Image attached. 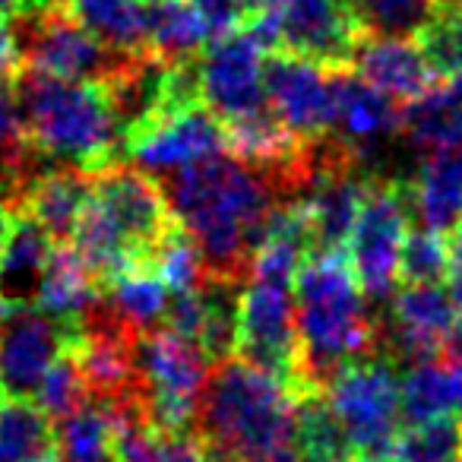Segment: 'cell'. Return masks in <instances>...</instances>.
Masks as SVG:
<instances>
[{"label": "cell", "mask_w": 462, "mask_h": 462, "mask_svg": "<svg viewBox=\"0 0 462 462\" xmlns=\"http://www.w3.org/2000/svg\"><path fill=\"white\" fill-rule=\"evenodd\" d=\"M162 190L199 245L206 276L235 282H251V260L273 209L291 199L270 171L222 152L171 171Z\"/></svg>", "instance_id": "1"}, {"label": "cell", "mask_w": 462, "mask_h": 462, "mask_svg": "<svg viewBox=\"0 0 462 462\" xmlns=\"http://www.w3.org/2000/svg\"><path fill=\"white\" fill-rule=\"evenodd\" d=\"M291 289L301 342L298 396L323 393L342 365L377 355V317L367 308L348 251L310 254Z\"/></svg>", "instance_id": "2"}, {"label": "cell", "mask_w": 462, "mask_h": 462, "mask_svg": "<svg viewBox=\"0 0 462 462\" xmlns=\"http://www.w3.org/2000/svg\"><path fill=\"white\" fill-rule=\"evenodd\" d=\"M298 396L279 377L245 358L216 361L197 409V430L209 459L266 462L295 440Z\"/></svg>", "instance_id": "3"}, {"label": "cell", "mask_w": 462, "mask_h": 462, "mask_svg": "<svg viewBox=\"0 0 462 462\" xmlns=\"http://www.w3.org/2000/svg\"><path fill=\"white\" fill-rule=\"evenodd\" d=\"M14 102L29 146L48 162L73 165L86 174L121 162L124 143L98 83L20 70L14 79Z\"/></svg>", "instance_id": "4"}, {"label": "cell", "mask_w": 462, "mask_h": 462, "mask_svg": "<svg viewBox=\"0 0 462 462\" xmlns=\"http://www.w3.org/2000/svg\"><path fill=\"white\" fill-rule=\"evenodd\" d=\"M212 361L197 342L171 327H155L136 339V383L149 421L165 430H193L199 396Z\"/></svg>", "instance_id": "5"}, {"label": "cell", "mask_w": 462, "mask_h": 462, "mask_svg": "<svg viewBox=\"0 0 462 462\" xmlns=\"http://www.w3.org/2000/svg\"><path fill=\"white\" fill-rule=\"evenodd\" d=\"M323 396L339 418L355 456L390 459L402 421L399 374L393 361L383 355L348 361L329 377Z\"/></svg>", "instance_id": "6"}, {"label": "cell", "mask_w": 462, "mask_h": 462, "mask_svg": "<svg viewBox=\"0 0 462 462\" xmlns=\"http://www.w3.org/2000/svg\"><path fill=\"white\" fill-rule=\"evenodd\" d=\"M409 180L371 174L358 222L348 238V260L367 301H390L399 282L402 245L409 238Z\"/></svg>", "instance_id": "7"}, {"label": "cell", "mask_w": 462, "mask_h": 462, "mask_svg": "<svg viewBox=\"0 0 462 462\" xmlns=\"http://www.w3.org/2000/svg\"><path fill=\"white\" fill-rule=\"evenodd\" d=\"M20 70L48 73L58 79L105 86L124 70L134 54L105 48L89 29H83L70 14L14 16L10 23Z\"/></svg>", "instance_id": "8"}, {"label": "cell", "mask_w": 462, "mask_h": 462, "mask_svg": "<svg viewBox=\"0 0 462 462\" xmlns=\"http://www.w3.org/2000/svg\"><path fill=\"white\" fill-rule=\"evenodd\" d=\"M266 51H285L320 64L323 70H346L358 45L346 0H285L276 14L247 23Z\"/></svg>", "instance_id": "9"}, {"label": "cell", "mask_w": 462, "mask_h": 462, "mask_svg": "<svg viewBox=\"0 0 462 462\" xmlns=\"http://www.w3.org/2000/svg\"><path fill=\"white\" fill-rule=\"evenodd\" d=\"M238 358L260 371L279 377L298 396V365H301V342H298L295 291L289 282L251 279L241 295L238 314Z\"/></svg>", "instance_id": "10"}, {"label": "cell", "mask_w": 462, "mask_h": 462, "mask_svg": "<svg viewBox=\"0 0 462 462\" xmlns=\"http://www.w3.org/2000/svg\"><path fill=\"white\" fill-rule=\"evenodd\" d=\"M77 320H60L35 304L4 308L0 314V393L35 399L51 365L73 346Z\"/></svg>", "instance_id": "11"}, {"label": "cell", "mask_w": 462, "mask_h": 462, "mask_svg": "<svg viewBox=\"0 0 462 462\" xmlns=\"http://www.w3.org/2000/svg\"><path fill=\"white\" fill-rule=\"evenodd\" d=\"M199 67V98L222 124L266 108V48L247 26L218 35L203 48Z\"/></svg>", "instance_id": "12"}, {"label": "cell", "mask_w": 462, "mask_h": 462, "mask_svg": "<svg viewBox=\"0 0 462 462\" xmlns=\"http://www.w3.org/2000/svg\"><path fill=\"white\" fill-rule=\"evenodd\" d=\"M386 304L390 310L377 317V355L393 365L437 358L459 323V310L440 285H405Z\"/></svg>", "instance_id": "13"}, {"label": "cell", "mask_w": 462, "mask_h": 462, "mask_svg": "<svg viewBox=\"0 0 462 462\" xmlns=\"http://www.w3.org/2000/svg\"><path fill=\"white\" fill-rule=\"evenodd\" d=\"M92 197L102 203L143 263H149L162 238L178 225L162 180L124 159L92 174Z\"/></svg>", "instance_id": "14"}, {"label": "cell", "mask_w": 462, "mask_h": 462, "mask_svg": "<svg viewBox=\"0 0 462 462\" xmlns=\"http://www.w3.org/2000/svg\"><path fill=\"white\" fill-rule=\"evenodd\" d=\"M266 102L301 140L333 130V70L285 51H270L263 67Z\"/></svg>", "instance_id": "15"}, {"label": "cell", "mask_w": 462, "mask_h": 462, "mask_svg": "<svg viewBox=\"0 0 462 462\" xmlns=\"http://www.w3.org/2000/svg\"><path fill=\"white\" fill-rule=\"evenodd\" d=\"M225 149V124L206 105H190L162 117L127 143L124 152L143 171H180Z\"/></svg>", "instance_id": "16"}, {"label": "cell", "mask_w": 462, "mask_h": 462, "mask_svg": "<svg viewBox=\"0 0 462 462\" xmlns=\"http://www.w3.org/2000/svg\"><path fill=\"white\" fill-rule=\"evenodd\" d=\"M405 130V108L367 86L352 70H333V134L355 149L361 165L374 159L377 146Z\"/></svg>", "instance_id": "17"}, {"label": "cell", "mask_w": 462, "mask_h": 462, "mask_svg": "<svg viewBox=\"0 0 462 462\" xmlns=\"http://www.w3.org/2000/svg\"><path fill=\"white\" fill-rule=\"evenodd\" d=\"M348 70L402 105L418 102L437 89V73L430 70L424 51L411 39L358 35Z\"/></svg>", "instance_id": "18"}, {"label": "cell", "mask_w": 462, "mask_h": 462, "mask_svg": "<svg viewBox=\"0 0 462 462\" xmlns=\"http://www.w3.org/2000/svg\"><path fill=\"white\" fill-rule=\"evenodd\" d=\"M89 193L92 174L73 165L48 162L20 187V193L10 199V209H23L26 216H32L51 235L54 245H67L73 238V228H77Z\"/></svg>", "instance_id": "19"}, {"label": "cell", "mask_w": 462, "mask_h": 462, "mask_svg": "<svg viewBox=\"0 0 462 462\" xmlns=\"http://www.w3.org/2000/svg\"><path fill=\"white\" fill-rule=\"evenodd\" d=\"M51 254V235L23 209H10V231L0 247V291L7 308L35 304Z\"/></svg>", "instance_id": "20"}, {"label": "cell", "mask_w": 462, "mask_h": 462, "mask_svg": "<svg viewBox=\"0 0 462 462\" xmlns=\"http://www.w3.org/2000/svg\"><path fill=\"white\" fill-rule=\"evenodd\" d=\"M411 212L421 228L453 235L462 225V149H434L409 180Z\"/></svg>", "instance_id": "21"}, {"label": "cell", "mask_w": 462, "mask_h": 462, "mask_svg": "<svg viewBox=\"0 0 462 462\" xmlns=\"http://www.w3.org/2000/svg\"><path fill=\"white\" fill-rule=\"evenodd\" d=\"M399 396L409 424L462 421V365L440 355L411 365L399 380Z\"/></svg>", "instance_id": "22"}, {"label": "cell", "mask_w": 462, "mask_h": 462, "mask_svg": "<svg viewBox=\"0 0 462 462\" xmlns=\"http://www.w3.org/2000/svg\"><path fill=\"white\" fill-rule=\"evenodd\" d=\"M209 29L187 0H146V51L162 64L197 60Z\"/></svg>", "instance_id": "23"}, {"label": "cell", "mask_w": 462, "mask_h": 462, "mask_svg": "<svg viewBox=\"0 0 462 462\" xmlns=\"http://www.w3.org/2000/svg\"><path fill=\"white\" fill-rule=\"evenodd\" d=\"M0 462H58V424L39 402H0Z\"/></svg>", "instance_id": "24"}, {"label": "cell", "mask_w": 462, "mask_h": 462, "mask_svg": "<svg viewBox=\"0 0 462 462\" xmlns=\"http://www.w3.org/2000/svg\"><path fill=\"white\" fill-rule=\"evenodd\" d=\"M98 298H102V285L92 279L77 251L67 245H54L39 295H35V308L48 310L60 320H79Z\"/></svg>", "instance_id": "25"}, {"label": "cell", "mask_w": 462, "mask_h": 462, "mask_svg": "<svg viewBox=\"0 0 462 462\" xmlns=\"http://www.w3.org/2000/svg\"><path fill=\"white\" fill-rule=\"evenodd\" d=\"M70 16L111 51H146V0H77Z\"/></svg>", "instance_id": "26"}, {"label": "cell", "mask_w": 462, "mask_h": 462, "mask_svg": "<svg viewBox=\"0 0 462 462\" xmlns=\"http://www.w3.org/2000/svg\"><path fill=\"white\" fill-rule=\"evenodd\" d=\"M102 295L136 333L162 327L168 317V304H171V289H168V282L149 263L136 266L134 273L115 279Z\"/></svg>", "instance_id": "27"}, {"label": "cell", "mask_w": 462, "mask_h": 462, "mask_svg": "<svg viewBox=\"0 0 462 462\" xmlns=\"http://www.w3.org/2000/svg\"><path fill=\"white\" fill-rule=\"evenodd\" d=\"M295 443L301 462H342L355 456L323 393H301L295 405Z\"/></svg>", "instance_id": "28"}, {"label": "cell", "mask_w": 462, "mask_h": 462, "mask_svg": "<svg viewBox=\"0 0 462 462\" xmlns=\"http://www.w3.org/2000/svg\"><path fill=\"white\" fill-rule=\"evenodd\" d=\"M58 424V462H115V418L89 402Z\"/></svg>", "instance_id": "29"}, {"label": "cell", "mask_w": 462, "mask_h": 462, "mask_svg": "<svg viewBox=\"0 0 462 462\" xmlns=\"http://www.w3.org/2000/svg\"><path fill=\"white\" fill-rule=\"evenodd\" d=\"M358 35L415 39L437 16L443 0H346Z\"/></svg>", "instance_id": "30"}, {"label": "cell", "mask_w": 462, "mask_h": 462, "mask_svg": "<svg viewBox=\"0 0 462 462\" xmlns=\"http://www.w3.org/2000/svg\"><path fill=\"white\" fill-rule=\"evenodd\" d=\"M405 136L421 152L462 149V102H453L443 89L411 102L405 108Z\"/></svg>", "instance_id": "31"}, {"label": "cell", "mask_w": 462, "mask_h": 462, "mask_svg": "<svg viewBox=\"0 0 462 462\" xmlns=\"http://www.w3.org/2000/svg\"><path fill=\"white\" fill-rule=\"evenodd\" d=\"M415 42L437 79L449 83V79L462 77V10L443 4L434 20L415 35Z\"/></svg>", "instance_id": "32"}, {"label": "cell", "mask_w": 462, "mask_h": 462, "mask_svg": "<svg viewBox=\"0 0 462 462\" xmlns=\"http://www.w3.org/2000/svg\"><path fill=\"white\" fill-rule=\"evenodd\" d=\"M462 453V421L411 424L399 430L390 462H449Z\"/></svg>", "instance_id": "33"}, {"label": "cell", "mask_w": 462, "mask_h": 462, "mask_svg": "<svg viewBox=\"0 0 462 462\" xmlns=\"http://www.w3.org/2000/svg\"><path fill=\"white\" fill-rule=\"evenodd\" d=\"M449 273V245L447 235H437L428 228H409V238L402 245V263L399 279L405 285H440Z\"/></svg>", "instance_id": "34"}, {"label": "cell", "mask_w": 462, "mask_h": 462, "mask_svg": "<svg viewBox=\"0 0 462 462\" xmlns=\"http://www.w3.org/2000/svg\"><path fill=\"white\" fill-rule=\"evenodd\" d=\"M32 402H39L54 421H60V418L73 415V411H79L83 405L92 402L89 386H86V380H83V374H79V365L70 355V348L51 365V371L45 374V380H42Z\"/></svg>", "instance_id": "35"}, {"label": "cell", "mask_w": 462, "mask_h": 462, "mask_svg": "<svg viewBox=\"0 0 462 462\" xmlns=\"http://www.w3.org/2000/svg\"><path fill=\"white\" fill-rule=\"evenodd\" d=\"M199 16H203L206 29H209L212 39L218 35H228L235 29L245 26V16H241L238 0H187Z\"/></svg>", "instance_id": "36"}, {"label": "cell", "mask_w": 462, "mask_h": 462, "mask_svg": "<svg viewBox=\"0 0 462 462\" xmlns=\"http://www.w3.org/2000/svg\"><path fill=\"white\" fill-rule=\"evenodd\" d=\"M16 73H20V60H16L14 32H10V16H0V92L14 86Z\"/></svg>", "instance_id": "37"}, {"label": "cell", "mask_w": 462, "mask_h": 462, "mask_svg": "<svg viewBox=\"0 0 462 462\" xmlns=\"http://www.w3.org/2000/svg\"><path fill=\"white\" fill-rule=\"evenodd\" d=\"M449 245V273H447V285H449V298H453L456 310L462 314V225L447 235Z\"/></svg>", "instance_id": "38"}, {"label": "cell", "mask_w": 462, "mask_h": 462, "mask_svg": "<svg viewBox=\"0 0 462 462\" xmlns=\"http://www.w3.org/2000/svg\"><path fill=\"white\" fill-rule=\"evenodd\" d=\"M77 0H16V14L20 16H39V14H70ZM14 14V16H16Z\"/></svg>", "instance_id": "39"}, {"label": "cell", "mask_w": 462, "mask_h": 462, "mask_svg": "<svg viewBox=\"0 0 462 462\" xmlns=\"http://www.w3.org/2000/svg\"><path fill=\"white\" fill-rule=\"evenodd\" d=\"M282 4L285 0H238L241 16H245V26L254 20H260V16H266V14H276Z\"/></svg>", "instance_id": "40"}, {"label": "cell", "mask_w": 462, "mask_h": 462, "mask_svg": "<svg viewBox=\"0 0 462 462\" xmlns=\"http://www.w3.org/2000/svg\"><path fill=\"white\" fill-rule=\"evenodd\" d=\"M447 352H449V358H456L462 365V320L456 323V329L449 333V339H447Z\"/></svg>", "instance_id": "41"}, {"label": "cell", "mask_w": 462, "mask_h": 462, "mask_svg": "<svg viewBox=\"0 0 462 462\" xmlns=\"http://www.w3.org/2000/svg\"><path fill=\"white\" fill-rule=\"evenodd\" d=\"M7 231H10V206H7V199L0 197V247H4Z\"/></svg>", "instance_id": "42"}, {"label": "cell", "mask_w": 462, "mask_h": 462, "mask_svg": "<svg viewBox=\"0 0 462 462\" xmlns=\"http://www.w3.org/2000/svg\"><path fill=\"white\" fill-rule=\"evenodd\" d=\"M443 92H447L453 102H462V77H456V79H449L447 86H443Z\"/></svg>", "instance_id": "43"}, {"label": "cell", "mask_w": 462, "mask_h": 462, "mask_svg": "<svg viewBox=\"0 0 462 462\" xmlns=\"http://www.w3.org/2000/svg\"><path fill=\"white\" fill-rule=\"evenodd\" d=\"M266 462H301V456H295L291 449H285V453H276L273 459H266Z\"/></svg>", "instance_id": "44"}, {"label": "cell", "mask_w": 462, "mask_h": 462, "mask_svg": "<svg viewBox=\"0 0 462 462\" xmlns=\"http://www.w3.org/2000/svg\"><path fill=\"white\" fill-rule=\"evenodd\" d=\"M16 14V0H0V16H14Z\"/></svg>", "instance_id": "45"}, {"label": "cell", "mask_w": 462, "mask_h": 462, "mask_svg": "<svg viewBox=\"0 0 462 462\" xmlns=\"http://www.w3.org/2000/svg\"><path fill=\"white\" fill-rule=\"evenodd\" d=\"M342 462H390V459H377V456H348Z\"/></svg>", "instance_id": "46"}, {"label": "cell", "mask_w": 462, "mask_h": 462, "mask_svg": "<svg viewBox=\"0 0 462 462\" xmlns=\"http://www.w3.org/2000/svg\"><path fill=\"white\" fill-rule=\"evenodd\" d=\"M443 4H449V7H456V10H462V0H443Z\"/></svg>", "instance_id": "47"}, {"label": "cell", "mask_w": 462, "mask_h": 462, "mask_svg": "<svg viewBox=\"0 0 462 462\" xmlns=\"http://www.w3.org/2000/svg\"><path fill=\"white\" fill-rule=\"evenodd\" d=\"M4 308H7V301H4V291H0V314H4Z\"/></svg>", "instance_id": "48"}, {"label": "cell", "mask_w": 462, "mask_h": 462, "mask_svg": "<svg viewBox=\"0 0 462 462\" xmlns=\"http://www.w3.org/2000/svg\"><path fill=\"white\" fill-rule=\"evenodd\" d=\"M449 462H462V453H459V456H456V459H449Z\"/></svg>", "instance_id": "49"}, {"label": "cell", "mask_w": 462, "mask_h": 462, "mask_svg": "<svg viewBox=\"0 0 462 462\" xmlns=\"http://www.w3.org/2000/svg\"><path fill=\"white\" fill-rule=\"evenodd\" d=\"M209 462H218V459H209Z\"/></svg>", "instance_id": "50"}, {"label": "cell", "mask_w": 462, "mask_h": 462, "mask_svg": "<svg viewBox=\"0 0 462 462\" xmlns=\"http://www.w3.org/2000/svg\"><path fill=\"white\" fill-rule=\"evenodd\" d=\"M0 396H4V393H0Z\"/></svg>", "instance_id": "51"}]
</instances>
